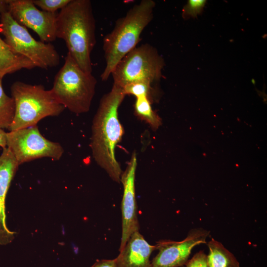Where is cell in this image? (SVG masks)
Instances as JSON below:
<instances>
[{"instance_id": "obj_1", "label": "cell", "mask_w": 267, "mask_h": 267, "mask_svg": "<svg viewBox=\"0 0 267 267\" xmlns=\"http://www.w3.org/2000/svg\"><path fill=\"white\" fill-rule=\"evenodd\" d=\"M125 95L122 88L113 85L111 90L102 96L92 121L90 143L95 161L118 183L121 181L122 171L115 150L124 134L118 109Z\"/></svg>"}, {"instance_id": "obj_13", "label": "cell", "mask_w": 267, "mask_h": 267, "mask_svg": "<svg viewBox=\"0 0 267 267\" xmlns=\"http://www.w3.org/2000/svg\"><path fill=\"white\" fill-rule=\"evenodd\" d=\"M155 245L149 244L139 231L130 236L115 258L117 267H152L150 255Z\"/></svg>"}, {"instance_id": "obj_18", "label": "cell", "mask_w": 267, "mask_h": 267, "mask_svg": "<svg viewBox=\"0 0 267 267\" xmlns=\"http://www.w3.org/2000/svg\"><path fill=\"white\" fill-rule=\"evenodd\" d=\"M152 84L148 81H141L134 83L123 88L125 94L134 95L136 98L139 97H147L150 101H152L153 89Z\"/></svg>"}, {"instance_id": "obj_8", "label": "cell", "mask_w": 267, "mask_h": 267, "mask_svg": "<svg viewBox=\"0 0 267 267\" xmlns=\"http://www.w3.org/2000/svg\"><path fill=\"white\" fill-rule=\"evenodd\" d=\"M6 147L19 165L44 157L58 160L64 152L61 144L44 137L37 126L6 133Z\"/></svg>"}, {"instance_id": "obj_11", "label": "cell", "mask_w": 267, "mask_h": 267, "mask_svg": "<svg viewBox=\"0 0 267 267\" xmlns=\"http://www.w3.org/2000/svg\"><path fill=\"white\" fill-rule=\"evenodd\" d=\"M136 166V156L135 153L134 152L126 170L122 173L121 177L124 192L121 206L122 237L119 251L124 247L132 234L139 229L134 184Z\"/></svg>"}, {"instance_id": "obj_19", "label": "cell", "mask_w": 267, "mask_h": 267, "mask_svg": "<svg viewBox=\"0 0 267 267\" xmlns=\"http://www.w3.org/2000/svg\"><path fill=\"white\" fill-rule=\"evenodd\" d=\"M71 0H32L33 3L42 10L55 13L58 9L65 7Z\"/></svg>"}, {"instance_id": "obj_16", "label": "cell", "mask_w": 267, "mask_h": 267, "mask_svg": "<svg viewBox=\"0 0 267 267\" xmlns=\"http://www.w3.org/2000/svg\"><path fill=\"white\" fill-rule=\"evenodd\" d=\"M151 103L147 97H136L134 104V113L137 117L148 123L153 130H156L161 125V121L153 110Z\"/></svg>"}, {"instance_id": "obj_15", "label": "cell", "mask_w": 267, "mask_h": 267, "mask_svg": "<svg viewBox=\"0 0 267 267\" xmlns=\"http://www.w3.org/2000/svg\"><path fill=\"white\" fill-rule=\"evenodd\" d=\"M208 267H240L239 263L229 251L214 238L208 243Z\"/></svg>"}, {"instance_id": "obj_23", "label": "cell", "mask_w": 267, "mask_h": 267, "mask_svg": "<svg viewBox=\"0 0 267 267\" xmlns=\"http://www.w3.org/2000/svg\"><path fill=\"white\" fill-rule=\"evenodd\" d=\"M0 146L3 148L6 147V133L1 129H0Z\"/></svg>"}, {"instance_id": "obj_14", "label": "cell", "mask_w": 267, "mask_h": 267, "mask_svg": "<svg viewBox=\"0 0 267 267\" xmlns=\"http://www.w3.org/2000/svg\"><path fill=\"white\" fill-rule=\"evenodd\" d=\"M28 58L13 52L5 42L0 38V78L23 69L35 68Z\"/></svg>"}, {"instance_id": "obj_7", "label": "cell", "mask_w": 267, "mask_h": 267, "mask_svg": "<svg viewBox=\"0 0 267 267\" xmlns=\"http://www.w3.org/2000/svg\"><path fill=\"white\" fill-rule=\"evenodd\" d=\"M164 65L163 58L154 47L142 44L131 50L116 64L111 74L113 85L123 88L141 81L153 83L161 78Z\"/></svg>"}, {"instance_id": "obj_3", "label": "cell", "mask_w": 267, "mask_h": 267, "mask_svg": "<svg viewBox=\"0 0 267 267\" xmlns=\"http://www.w3.org/2000/svg\"><path fill=\"white\" fill-rule=\"evenodd\" d=\"M155 5L152 0H142L134 5L116 21L113 29L104 37L105 67L100 76L102 81H106L116 64L136 46L142 32L153 18Z\"/></svg>"}, {"instance_id": "obj_17", "label": "cell", "mask_w": 267, "mask_h": 267, "mask_svg": "<svg viewBox=\"0 0 267 267\" xmlns=\"http://www.w3.org/2000/svg\"><path fill=\"white\" fill-rule=\"evenodd\" d=\"M0 78V129H9L15 114V103L12 97L5 94Z\"/></svg>"}, {"instance_id": "obj_4", "label": "cell", "mask_w": 267, "mask_h": 267, "mask_svg": "<svg viewBox=\"0 0 267 267\" xmlns=\"http://www.w3.org/2000/svg\"><path fill=\"white\" fill-rule=\"evenodd\" d=\"M11 92L15 103V114L9 131L37 126L41 120L58 116L65 108L51 90H46L42 85L17 81L11 86Z\"/></svg>"}, {"instance_id": "obj_5", "label": "cell", "mask_w": 267, "mask_h": 267, "mask_svg": "<svg viewBox=\"0 0 267 267\" xmlns=\"http://www.w3.org/2000/svg\"><path fill=\"white\" fill-rule=\"evenodd\" d=\"M96 83L92 74L83 71L68 52L50 90L65 108L78 115L89 110Z\"/></svg>"}, {"instance_id": "obj_22", "label": "cell", "mask_w": 267, "mask_h": 267, "mask_svg": "<svg viewBox=\"0 0 267 267\" xmlns=\"http://www.w3.org/2000/svg\"><path fill=\"white\" fill-rule=\"evenodd\" d=\"M91 267H117L116 259L97 261Z\"/></svg>"}, {"instance_id": "obj_12", "label": "cell", "mask_w": 267, "mask_h": 267, "mask_svg": "<svg viewBox=\"0 0 267 267\" xmlns=\"http://www.w3.org/2000/svg\"><path fill=\"white\" fill-rule=\"evenodd\" d=\"M19 165L14 156L7 148L0 155V245L11 242L15 233L9 230L6 222L5 200L11 182Z\"/></svg>"}, {"instance_id": "obj_10", "label": "cell", "mask_w": 267, "mask_h": 267, "mask_svg": "<svg viewBox=\"0 0 267 267\" xmlns=\"http://www.w3.org/2000/svg\"><path fill=\"white\" fill-rule=\"evenodd\" d=\"M209 231L202 228L191 229L180 241L162 240L155 245L159 250L151 262L152 267H179L185 265L195 246L206 243Z\"/></svg>"}, {"instance_id": "obj_20", "label": "cell", "mask_w": 267, "mask_h": 267, "mask_svg": "<svg viewBox=\"0 0 267 267\" xmlns=\"http://www.w3.org/2000/svg\"><path fill=\"white\" fill-rule=\"evenodd\" d=\"M206 1L204 0H190L184 7L183 15L194 16L203 9Z\"/></svg>"}, {"instance_id": "obj_6", "label": "cell", "mask_w": 267, "mask_h": 267, "mask_svg": "<svg viewBox=\"0 0 267 267\" xmlns=\"http://www.w3.org/2000/svg\"><path fill=\"white\" fill-rule=\"evenodd\" d=\"M0 32L12 51L29 59L36 67L48 69L59 65L60 57L55 47L37 41L14 20L5 8L4 0H0Z\"/></svg>"}, {"instance_id": "obj_2", "label": "cell", "mask_w": 267, "mask_h": 267, "mask_svg": "<svg viewBox=\"0 0 267 267\" xmlns=\"http://www.w3.org/2000/svg\"><path fill=\"white\" fill-rule=\"evenodd\" d=\"M56 36L85 72L92 73L91 52L96 44L95 21L89 0H71L57 14Z\"/></svg>"}, {"instance_id": "obj_9", "label": "cell", "mask_w": 267, "mask_h": 267, "mask_svg": "<svg viewBox=\"0 0 267 267\" xmlns=\"http://www.w3.org/2000/svg\"><path fill=\"white\" fill-rule=\"evenodd\" d=\"M5 8L18 24L34 31L41 42L56 39L57 14L40 10L32 0H4Z\"/></svg>"}, {"instance_id": "obj_21", "label": "cell", "mask_w": 267, "mask_h": 267, "mask_svg": "<svg viewBox=\"0 0 267 267\" xmlns=\"http://www.w3.org/2000/svg\"><path fill=\"white\" fill-rule=\"evenodd\" d=\"M186 267H208L207 255L203 251L196 253L185 265Z\"/></svg>"}]
</instances>
